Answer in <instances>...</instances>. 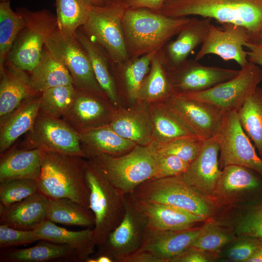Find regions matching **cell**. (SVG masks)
<instances>
[{
	"mask_svg": "<svg viewBox=\"0 0 262 262\" xmlns=\"http://www.w3.org/2000/svg\"><path fill=\"white\" fill-rule=\"evenodd\" d=\"M160 13L172 17L196 16L240 26L247 31L252 41L258 40L262 30V0H164Z\"/></svg>",
	"mask_w": 262,
	"mask_h": 262,
	"instance_id": "6da1fadb",
	"label": "cell"
},
{
	"mask_svg": "<svg viewBox=\"0 0 262 262\" xmlns=\"http://www.w3.org/2000/svg\"><path fill=\"white\" fill-rule=\"evenodd\" d=\"M193 18L170 17L147 8L127 9L122 26L130 58L158 51Z\"/></svg>",
	"mask_w": 262,
	"mask_h": 262,
	"instance_id": "7a4b0ae2",
	"label": "cell"
},
{
	"mask_svg": "<svg viewBox=\"0 0 262 262\" xmlns=\"http://www.w3.org/2000/svg\"><path fill=\"white\" fill-rule=\"evenodd\" d=\"M85 159L43 150L38 192L49 198H67L89 208L90 190L84 175Z\"/></svg>",
	"mask_w": 262,
	"mask_h": 262,
	"instance_id": "3957f363",
	"label": "cell"
},
{
	"mask_svg": "<svg viewBox=\"0 0 262 262\" xmlns=\"http://www.w3.org/2000/svg\"><path fill=\"white\" fill-rule=\"evenodd\" d=\"M84 175L90 190L89 208L95 219L94 239L99 248L124 217L126 194L112 183L91 159H85Z\"/></svg>",
	"mask_w": 262,
	"mask_h": 262,
	"instance_id": "277c9868",
	"label": "cell"
},
{
	"mask_svg": "<svg viewBox=\"0 0 262 262\" xmlns=\"http://www.w3.org/2000/svg\"><path fill=\"white\" fill-rule=\"evenodd\" d=\"M159 157L153 140L147 146L137 145L120 156L100 154L89 159L96 162L117 188L131 194L141 184L155 177Z\"/></svg>",
	"mask_w": 262,
	"mask_h": 262,
	"instance_id": "5b68a950",
	"label": "cell"
},
{
	"mask_svg": "<svg viewBox=\"0 0 262 262\" xmlns=\"http://www.w3.org/2000/svg\"><path fill=\"white\" fill-rule=\"evenodd\" d=\"M131 195L136 200L180 208L205 221L213 213V205L209 199L186 183L180 175L150 179L139 185Z\"/></svg>",
	"mask_w": 262,
	"mask_h": 262,
	"instance_id": "8992f818",
	"label": "cell"
},
{
	"mask_svg": "<svg viewBox=\"0 0 262 262\" xmlns=\"http://www.w3.org/2000/svg\"><path fill=\"white\" fill-rule=\"evenodd\" d=\"M16 11L26 21L18 34L6 62L31 72L38 63L49 37L57 28L55 15L47 9L35 11L19 7Z\"/></svg>",
	"mask_w": 262,
	"mask_h": 262,
	"instance_id": "52a82bcc",
	"label": "cell"
},
{
	"mask_svg": "<svg viewBox=\"0 0 262 262\" xmlns=\"http://www.w3.org/2000/svg\"><path fill=\"white\" fill-rule=\"evenodd\" d=\"M127 9L122 0H106L103 6L93 5L86 22L81 27L91 40L104 49L114 64L130 58L122 26Z\"/></svg>",
	"mask_w": 262,
	"mask_h": 262,
	"instance_id": "ba28073f",
	"label": "cell"
},
{
	"mask_svg": "<svg viewBox=\"0 0 262 262\" xmlns=\"http://www.w3.org/2000/svg\"><path fill=\"white\" fill-rule=\"evenodd\" d=\"M45 47L66 67L77 89L107 98L98 84L90 59L75 34L62 31L57 27Z\"/></svg>",
	"mask_w": 262,
	"mask_h": 262,
	"instance_id": "9c48e42d",
	"label": "cell"
},
{
	"mask_svg": "<svg viewBox=\"0 0 262 262\" xmlns=\"http://www.w3.org/2000/svg\"><path fill=\"white\" fill-rule=\"evenodd\" d=\"M262 81V69L248 61L233 78L206 90L182 95L210 103L224 113L238 112Z\"/></svg>",
	"mask_w": 262,
	"mask_h": 262,
	"instance_id": "30bf717a",
	"label": "cell"
},
{
	"mask_svg": "<svg viewBox=\"0 0 262 262\" xmlns=\"http://www.w3.org/2000/svg\"><path fill=\"white\" fill-rule=\"evenodd\" d=\"M23 148H39L86 158L80 133L61 118L39 113Z\"/></svg>",
	"mask_w": 262,
	"mask_h": 262,
	"instance_id": "8fae6325",
	"label": "cell"
},
{
	"mask_svg": "<svg viewBox=\"0 0 262 262\" xmlns=\"http://www.w3.org/2000/svg\"><path fill=\"white\" fill-rule=\"evenodd\" d=\"M220 168L237 165L253 170L262 176V158L257 154L239 119L237 111L226 112L218 134Z\"/></svg>",
	"mask_w": 262,
	"mask_h": 262,
	"instance_id": "7c38bea8",
	"label": "cell"
},
{
	"mask_svg": "<svg viewBox=\"0 0 262 262\" xmlns=\"http://www.w3.org/2000/svg\"><path fill=\"white\" fill-rule=\"evenodd\" d=\"M148 227L145 214L137 206L131 194L125 195V213L120 224L110 233L96 254H105L115 262L139 250Z\"/></svg>",
	"mask_w": 262,
	"mask_h": 262,
	"instance_id": "4fadbf2b",
	"label": "cell"
},
{
	"mask_svg": "<svg viewBox=\"0 0 262 262\" xmlns=\"http://www.w3.org/2000/svg\"><path fill=\"white\" fill-rule=\"evenodd\" d=\"M163 102L196 135L206 140L218 134L225 113L214 106L175 93Z\"/></svg>",
	"mask_w": 262,
	"mask_h": 262,
	"instance_id": "5bb4252c",
	"label": "cell"
},
{
	"mask_svg": "<svg viewBox=\"0 0 262 262\" xmlns=\"http://www.w3.org/2000/svg\"><path fill=\"white\" fill-rule=\"evenodd\" d=\"M164 68L174 93L180 95L206 90L233 78L239 72L204 66L188 59L178 66Z\"/></svg>",
	"mask_w": 262,
	"mask_h": 262,
	"instance_id": "9a60e30c",
	"label": "cell"
},
{
	"mask_svg": "<svg viewBox=\"0 0 262 262\" xmlns=\"http://www.w3.org/2000/svg\"><path fill=\"white\" fill-rule=\"evenodd\" d=\"M250 39L248 32L241 26L224 24L219 28L211 23L194 59L198 61L207 55L215 54L224 60H233L242 67L248 62L244 47Z\"/></svg>",
	"mask_w": 262,
	"mask_h": 262,
	"instance_id": "2e32d148",
	"label": "cell"
},
{
	"mask_svg": "<svg viewBox=\"0 0 262 262\" xmlns=\"http://www.w3.org/2000/svg\"><path fill=\"white\" fill-rule=\"evenodd\" d=\"M116 108L106 97L77 89L73 102L62 118L80 133L109 124Z\"/></svg>",
	"mask_w": 262,
	"mask_h": 262,
	"instance_id": "e0dca14e",
	"label": "cell"
},
{
	"mask_svg": "<svg viewBox=\"0 0 262 262\" xmlns=\"http://www.w3.org/2000/svg\"><path fill=\"white\" fill-rule=\"evenodd\" d=\"M219 151L218 135L205 140L198 155L180 175L186 183L209 199L221 173Z\"/></svg>",
	"mask_w": 262,
	"mask_h": 262,
	"instance_id": "ac0fdd59",
	"label": "cell"
},
{
	"mask_svg": "<svg viewBox=\"0 0 262 262\" xmlns=\"http://www.w3.org/2000/svg\"><path fill=\"white\" fill-rule=\"evenodd\" d=\"M109 125L119 135L137 145L147 146L153 141L149 103L136 100L120 106Z\"/></svg>",
	"mask_w": 262,
	"mask_h": 262,
	"instance_id": "d6986e66",
	"label": "cell"
},
{
	"mask_svg": "<svg viewBox=\"0 0 262 262\" xmlns=\"http://www.w3.org/2000/svg\"><path fill=\"white\" fill-rule=\"evenodd\" d=\"M200 227L185 230H163L148 226L139 250L147 251L160 262H171L190 247L198 236Z\"/></svg>",
	"mask_w": 262,
	"mask_h": 262,
	"instance_id": "ffe728a7",
	"label": "cell"
},
{
	"mask_svg": "<svg viewBox=\"0 0 262 262\" xmlns=\"http://www.w3.org/2000/svg\"><path fill=\"white\" fill-rule=\"evenodd\" d=\"M0 121L25 99L40 95L33 86L30 75L6 62L0 66Z\"/></svg>",
	"mask_w": 262,
	"mask_h": 262,
	"instance_id": "44dd1931",
	"label": "cell"
},
{
	"mask_svg": "<svg viewBox=\"0 0 262 262\" xmlns=\"http://www.w3.org/2000/svg\"><path fill=\"white\" fill-rule=\"evenodd\" d=\"M211 20L210 18L194 17L174 40L158 50L164 67L176 66L186 60L190 53L204 41Z\"/></svg>",
	"mask_w": 262,
	"mask_h": 262,
	"instance_id": "7402d4cb",
	"label": "cell"
},
{
	"mask_svg": "<svg viewBox=\"0 0 262 262\" xmlns=\"http://www.w3.org/2000/svg\"><path fill=\"white\" fill-rule=\"evenodd\" d=\"M49 198L37 192L7 207L0 204V223L23 230H34L47 219Z\"/></svg>",
	"mask_w": 262,
	"mask_h": 262,
	"instance_id": "603a6c76",
	"label": "cell"
},
{
	"mask_svg": "<svg viewBox=\"0 0 262 262\" xmlns=\"http://www.w3.org/2000/svg\"><path fill=\"white\" fill-rule=\"evenodd\" d=\"M157 52L130 58L117 64L113 62V74L122 105H129L136 101L141 85L149 71L151 60Z\"/></svg>",
	"mask_w": 262,
	"mask_h": 262,
	"instance_id": "cb8c5ba5",
	"label": "cell"
},
{
	"mask_svg": "<svg viewBox=\"0 0 262 262\" xmlns=\"http://www.w3.org/2000/svg\"><path fill=\"white\" fill-rule=\"evenodd\" d=\"M76 38L86 51L96 78L107 98L118 108L122 105L113 71V62L104 49L91 40L81 27L76 32Z\"/></svg>",
	"mask_w": 262,
	"mask_h": 262,
	"instance_id": "d4e9b609",
	"label": "cell"
},
{
	"mask_svg": "<svg viewBox=\"0 0 262 262\" xmlns=\"http://www.w3.org/2000/svg\"><path fill=\"white\" fill-rule=\"evenodd\" d=\"M41 94L24 100L7 117L0 121L1 155L33 126L39 114Z\"/></svg>",
	"mask_w": 262,
	"mask_h": 262,
	"instance_id": "484cf974",
	"label": "cell"
},
{
	"mask_svg": "<svg viewBox=\"0 0 262 262\" xmlns=\"http://www.w3.org/2000/svg\"><path fill=\"white\" fill-rule=\"evenodd\" d=\"M135 201L138 208L147 216L148 226L153 228L185 230L195 228L198 223L205 221L188 212L167 204Z\"/></svg>",
	"mask_w": 262,
	"mask_h": 262,
	"instance_id": "4316f807",
	"label": "cell"
},
{
	"mask_svg": "<svg viewBox=\"0 0 262 262\" xmlns=\"http://www.w3.org/2000/svg\"><path fill=\"white\" fill-rule=\"evenodd\" d=\"M259 185L258 179L251 169L237 165H226L221 170L209 200L213 206L228 203L241 194L257 188Z\"/></svg>",
	"mask_w": 262,
	"mask_h": 262,
	"instance_id": "83f0119b",
	"label": "cell"
},
{
	"mask_svg": "<svg viewBox=\"0 0 262 262\" xmlns=\"http://www.w3.org/2000/svg\"><path fill=\"white\" fill-rule=\"evenodd\" d=\"M86 159L105 154L118 156L127 153L137 145L117 134L109 124L79 133Z\"/></svg>",
	"mask_w": 262,
	"mask_h": 262,
	"instance_id": "f1b7e54d",
	"label": "cell"
},
{
	"mask_svg": "<svg viewBox=\"0 0 262 262\" xmlns=\"http://www.w3.org/2000/svg\"><path fill=\"white\" fill-rule=\"evenodd\" d=\"M39 240L66 245L75 249L80 262H85L90 257L96 246L93 229L86 228L79 231H72L56 225L48 219L34 229Z\"/></svg>",
	"mask_w": 262,
	"mask_h": 262,
	"instance_id": "f546056e",
	"label": "cell"
},
{
	"mask_svg": "<svg viewBox=\"0 0 262 262\" xmlns=\"http://www.w3.org/2000/svg\"><path fill=\"white\" fill-rule=\"evenodd\" d=\"M43 150L39 148L13 149L1 155L0 182L14 179L38 181Z\"/></svg>",
	"mask_w": 262,
	"mask_h": 262,
	"instance_id": "4dcf8cb0",
	"label": "cell"
},
{
	"mask_svg": "<svg viewBox=\"0 0 262 262\" xmlns=\"http://www.w3.org/2000/svg\"><path fill=\"white\" fill-rule=\"evenodd\" d=\"M0 260L10 262H46L57 260L80 262L76 251L68 245L39 240L35 246L5 251Z\"/></svg>",
	"mask_w": 262,
	"mask_h": 262,
	"instance_id": "1f68e13d",
	"label": "cell"
},
{
	"mask_svg": "<svg viewBox=\"0 0 262 262\" xmlns=\"http://www.w3.org/2000/svg\"><path fill=\"white\" fill-rule=\"evenodd\" d=\"M30 77L33 86L40 93L50 88L73 84L67 69L45 47L38 63L30 72Z\"/></svg>",
	"mask_w": 262,
	"mask_h": 262,
	"instance_id": "d6a6232c",
	"label": "cell"
},
{
	"mask_svg": "<svg viewBox=\"0 0 262 262\" xmlns=\"http://www.w3.org/2000/svg\"><path fill=\"white\" fill-rule=\"evenodd\" d=\"M149 109L152 139L155 142L164 144L180 137L196 135L163 102L149 103Z\"/></svg>",
	"mask_w": 262,
	"mask_h": 262,
	"instance_id": "836d02e7",
	"label": "cell"
},
{
	"mask_svg": "<svg viewBox=\"0 0 262 262\" xmlns=\"http://www.w3.org/2000/svg\"><path fill=\"white\" fill-rule=\"evenodd\" d=\"M47 219L55 223L93 229L95 219L90 209L67 198H49Z\"/></svg>",
	"mask_w": 262,
	"mask_h": 262,
	"instance_id": "e575fe53",
	"label": "cell"
},
{
	"mask_svg": "<svg viewBox=\"0 0 262 262\" xmlns=\"http://www.w3.org/2000/svg\"><path fill=\"white\" fill-rule=\"evenodd\" d=\"M173 94L174 92L157 51L151 60L149 71L141 85L136 100L149 103L164 102Z\"/></svg>",
	"mask_w": 262,
	"mask_h": 262,
	"instance_id": "d590c367",
	"label": "cell"
},
{
	"mask_svg": "<svg viewBox=\"0 0 262 262\" xmlns=\"http://www.w3.org/2000/svg\"><path fill=\"white\" fill-rule=\"evenodd\" d=\"M237 113L243 129L262 158V88L257 87Z\"/></svg>",
	"mask_w": 262,
	"mask_h": 262,
	"instance_id": "8d00e7d4",
	"label": "cell"
},
{
	"mask_svg": "<svg viewBox=\"0 0 262 262\" xmlns=\"http://www.w3.org/2000/svg\"><path fill=\"white\" fill-rule=\"evenodd\" d=\"M57 28L75 34L86 22L93 4L89 0H54Z\"/></svg>",
	"mask_w": 262,
	"mask_h": 262,
	"instance_id": "74e56055",
	"label": "cell"
},
{
	"mask_svg": "<svg viewBox=\"0 0 262 262\" xmlns=\"http://www.w3.org/2000/svg\"><path fill=\"white\" fill-rule=\"evenodd\" d=\"M23 16L11 7L10 2H0V66L6 61L13 44L25 27Z\"/></svg>",
	"mask_w": 262,
	"mask_h": 262,
	"instance_id": "f35d334b",
	"label": "cell"
},
{
	"mask_svg": "<svg viewBox=\"0 0 262 262\" xmlns=\"http://www.w3.org/2000/svg\"><path fill=\"white\" fill-rule=\"evenodd\" d=\"M77 89L73 84L50 88L41 93L39 113L62 118L73 102Z\"/></svg>",
	"mask_w": 262,
	"mask_h": 262,
	"instance_id": "ab89813d",
	"label": "cell"
},
{
	"mask_svg": "<svg viewBox=\"0 0 262 262\" xmlns=\"http://www.w3.org/2000/svg\"><path fill=\"white\" fill-rule=\"evenodd\" d=\"M200 228L198 236L192 246L208 252L217 253L234 239V233L217 221L209 219Z\"/></svg>",
	"mask_w": 262,
	"mask_h": 262,
	"instance_id": "60d3db41",
	"label": "cell"
},
{
	"mask_svg": "<svg viewBox=\"0 0 262 262\" xmlns=\"http://www.w3.org/2000/svg\"><path fill=\"white\" fill-rule=\"evenodd\" d=\"M204 141L197 136L189 135L164 144L154 141L159 154L174 155L190 164L200 152Z\"/></svg>",
	"mask_w": 262,
	"mask_h": 262,
	"instance_id": "b9f144b4",
	"label": "cell"
},
{
	"mask_svg": "<svg viewBox=\"0 0 262 262\" xmlns=\"http://www.w3.org/2000/svg\"><path fill=\"white\" fill-rule=\"evenodd\" d=\"M38 192V182L14 179L0 182V204L7 207Z\"/></svg>",
	"mask_w": 262,
	"mask_h": 262,
	"instance_id": "7bdbcfd3",
	"label": "cell"
},
{
	"mask_svg": "<svg viewBox=\"0 0 262 262\" xmlns=\"http://www.w3.org/2000/svg\"><path fill=\"white\" fill-rule=\"evenodd\" d=\"M237 231L242 237L256 240L262 246V202L252 208L242 218Z\"/></svg>",
	"mask_w": 262,
	"mask_h": 262,
	"instance_id": "ee69618b",
	"label": "cell"
},
{
	"mask_svg": "<svg viewBox=\"0 0 262 262\" xmlns=\"http://www.w3.org/2000/svg\"><path fill=\"white\" fill-rule=\"evenodd\" d=\"M39 241L34 230L16 229L7 225H0V248L32 243Z\"/></svg>",
	"mask_w": 262,
	"mask_h": 262,
	"instance_id": "f6af8a7d",
	"label": "cell"
},
{
	"mask_svg": "<svg viewBox=\"0 0 262 262\" xmlns=\"http://www.w3.org/2000/svg\"><path fill=\"white\" fill-rule=\"evenodd\" d=\"M159 155L158 171L154 178L180 175L186 170L189 164L174 155Z\"/></svg>",
	"mask_w": 262,
	"mask_h": 262,
	"instance_id": "bcb514c9",
	"label": "cell"
},
{
	"mask_svg": "<svg viewBox=\"0 0 262 262\" xmlns=\"http://www.w3.org/2000/svg\"><path fill=\"white\" fill-rule=\"evenodd\" d=\"M260 246L256 240L243 237L230 247L227 256L234 262H247Z\"/></svg>",
	"mask_w": 262,
	"mask_h": 262,
	"instance_id": "7dc6e473",
	"label": "cell"
},
{
	"mask_svg": "<svg viewBox=\"0 0 262 262\" xmlns=\"http://www.w3.org/2000/svg\"><path fill=\"white\" fill-rule=\"evenodd\" d=\"M217 257V253L204 251L191 246L171 262H208Z\"/></svg>",
	"mask_w": 262,
	"mask_h": 262,
	"instance_id": "c3c4849f",
	"label": "cell"
},
{
	"mask_svg": "<svg viewBox=\"0 0 262 262\" xmlns=\"http://www.w3.org/2000/svg\"><path fill=\"white\" fill-rule=\"evenodd\" d=\"M127 9L147 8L160 13L164 0H122Z\"/></svg>",
	"mask_w": 262,
	"mask_h": 262,
	"instance_id": "681fc988",
	"label": "cell"
},
{
	"mask_svg": "<svg viewBox=\"0 0 262 262\" xmlns=\"http://www.w3.org/2000/svg\"><path fill=\"white\" fill-rule=\"evenodd\" d=\"M248 61L262 66V43L259 41H248L244 44Z\"/></svg>",
	"mask_w": 262,
	"mask_h": 262,
	"instance_id": "f907efd6",
	"label": "cell"
},
{
	"mask_svg": "<svg viewBox=\"0 0 262 262\" xmlns=\"http://www.w3.org/2000/svg\"><path fill=\"white\" fill-rule=\"evenodd\" d=\"M116 262H160L150 253L141 250L119 258Z\"/></svg>",
	"mask_w": 262,
	"mask_h": 262,
	"instance_id": "816d5d0a",
	"label": "cell"
},
{
	"mask_svg": "<svg viewBox=\"0 0 262 262\" xmlns=\"http://www.w3.org/2000/svg\"><path fill=\"white\" fill-rule=\"evenodd\" d=\"M86 262H115L113 258L105 254H96L95 256L89 257Z\"/></svg>",
	"mask_w": 262,
	"mask_h": 262,
	"instance_id": "f5cc1de1",
	"label": "cell"
},
{
	"mask_svg": "<svg viewBox=\"0 0 262 262\" xmlns=\"http://www.w3.org/2000/svg\"><path fill=\"white\" fill-rule=\"evenodd\" d=\"M247 262H262V246H260Z\"/></svg>",
	"mask_w": 262,
	"mask_h": 262,
	"instance_id": "db71d44e",
	"label": "cell"
},
{
	"mask_svg": "<svg viewBox=\"0 0 262 262\" xmlns=\"http://www.w3.org/2000/svg\"><path fill=\"white\" fill-rule=\"evenodd\" d=\"M91 3L96 6H103L105 3L106 0H89Z\"/></svg>",
	"mask_w": 262,
	"mask_h": 262,
	"instance_id": "11a10c76",
	"label": "cell"
},
{
	"mask_svg": "<svg viewBox=\"0 0 262 262\" xmlns=\"http://www.w3.org/2000/svg\"><path fill=\"white\" fill-rule=\"evenodd\" d=\"M257 41L261 42L262 43V31L261 32L260 35V37L259 38V39Z\"/></svg>",
	"mask_w": 262,
	"mask_h": 262,
	"instance_id": "9f6ffc18",
	"label": "cell"
},
{
	"mask_svg": "<svg viewBox=\"0 0 262 262\" xmlns=\"http://www.w3.org/2000/svg\"><path fill=\"white\" fill-rule=\"evenodd\" d=\"M10 0H0V1H9Z\"/></svg>",
	"mask_w": 262,
	"mask_h": 262,
	"instance_id": "6f0895ef",
	"label": "cell"
}]
</instances>
